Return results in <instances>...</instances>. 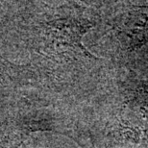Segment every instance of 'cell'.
I'll use <instances>...</instances> for the list:
<instances>
[{
    "instance_id": "6da1fadb",
    "label": "cell",
    "mask_w": 148,
    "mask_h": 148,
    "mask_svg": "<svg viewBox=\"0 0 148 148\" xmlns=\"http://www.w3.org/2000/svg\"><path fill=\"white\" fill-rule=\"evenodd\" d=\"M47 32L51 36L52 41H57L64 46H69L71 49H78L85 54L91 56L81 44V38L90 27L73 24L71 22H54ZM92 57V56H91Z\"/></svg>"
},
{
    "instance_id": "7a4b0ae2",
    "label": "cell",
    "mask_w": 148,
    "mask_h": 148,
    "mask_svg": "<svg viewBox=\"0 0 148 148\" xmlns=\"http://www.w3.org/2000/svg\"><path fill=\"white\" fill-rule=\"evenodd\" d=\"M16 67L10 64L9 62L0 58V85L7 84V81L14 80V73H16Z\"/></svg>"
}]
</instances>
